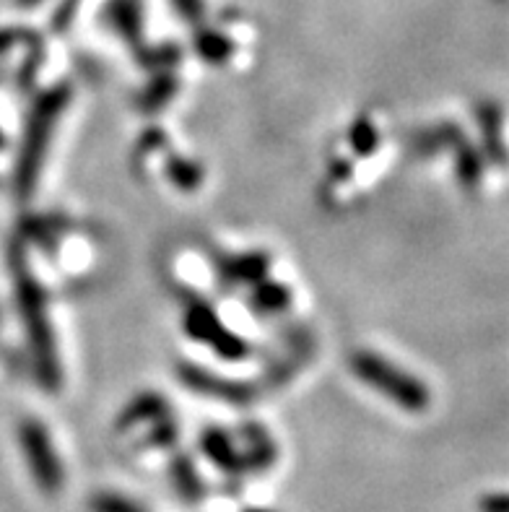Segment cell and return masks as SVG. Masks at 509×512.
Listing matches in <instances>:
<instances>
[{"instance_id":"obj_6","label":"cell","mask_w":509,"mask_h":512,"mask_svg":"<svg viewBox=\"0 0 509 512\" xmlns=\"http://www.w3.org/2000/svg\"><path fill=\"white\" fill-rule=\"evenodd\" d=\"M174 3L187 13V19H193L195 13H198V0H174Z\"/></svg>"},{"instance_id":"obj_2","label":"cell","mask_w":509,"mask_h":512,"mask_svg":"<svg viewBox=\"0 0 509 512\" xmlns=\"http://www.w3.org/2000/svg\"><path fill=\"white\" fill-rule=\"evenodd\" d=\"M21 445H24L26 463L32 468L39 489L45 494H58L63 487V466H60L58 453L52 450L47 429L39 422H26L21 427Z\"/></svg>"},{"instance_id":"obj_1","label":"cell","mask_w":509,"mask_h":512,"mask_svg":"<svg viewBox=\"0 0 509 512\" xmlns=\"http://www.w3.org/2000/svg\"><path fill=\"white\" fill-rule=\"evenodd\" d=\"M354 372L359 380H364L367 385L377 388V393L393 398L395 403L406 406V409H421L426 403L424 388H421L411 375H403L395 364L377 357V354H369V351L356 354Z\"/></svg>"},{"instance_id":"obj_7","label":"cell","mask_w":509,"mask_h":512,"mask_svg":"<svg viewBox=\"0 0 509 512\" xmlns=\"http://www.w3.org/2000/svg\"><path fill=\"white\" fill-rule=\"evenodd\" d=\"M24 3H32V0H24Z\"/></svg>"},{"instance_id":"obj_4","label":"cell","mask_w":509,"mask_h":512,"mask_svg":"<svg viewBox=\"0 0 509 512\" xmlns=\"http://www.w3.org/2000/svg\"><path fill=\"white\" fill-rule=\"evenodd\" d=\"M99 512H141V510H136V507L125 500H112V497H107V500H99Z\"/></svg>"},{"instance_id":"obj_3","label":"cell","mask_w":509,"mask_h":512,"mask_svg":"<svg viewBox=\"0 0 509 512\" xmlns=\"http://www.w3.org/2000/svg\"><path fill=\"white\" fill-rule=\"evenodd\" d=\"M60 104L63 99L50 97L45 104H42V110H39V117L34 120L32 130H29V136H26V149L24 156H21V169H19V185L21 188H29L32 180L37 177V169L42 164V154H45V138L52 128V120L58 117Z\"/></svg>"},{"instance_id":"obj_5","label":"cell","mask_w":509,"mask_h":512,"mask_svg":"<svg viewBox=\"0 0 509 512\" xmlns=\"http://www.w3.org/2000/svg\"><path fill=\"white\" fill-rule=\"evenodd\" d=\"M484 512H509V497H504V494H494V497H486Z\"/></svg>"}]
</instances>
